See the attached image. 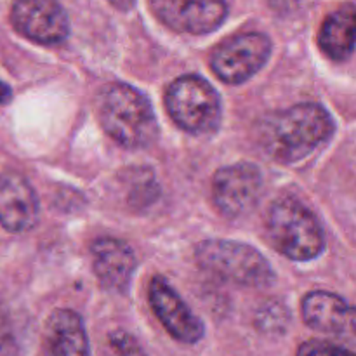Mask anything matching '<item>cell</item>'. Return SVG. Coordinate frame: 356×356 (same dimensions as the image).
<instances>
[{
  "mask_svg": "<svg viewBox=\"0 0 356 356\" xmlns=\"http://www.w3.org/2000/svg\"><path fill=\"white\" fill-rule=\"evenodd\" d=\"M108 2H110L111 6H115L117 9H120V10H131L136 0H108Z\"/></svg>",
  "mask_w": 356,
  "mask_h": 356,
  "instance_id": "cell-19",
  "label": "cell"
},
{
  "mask_svg": "<svg viewBox=\"0 0 356 356\" xmlns=\"http://www.w3.org/2000/svg\"><path fill=\"white\" fill-rule=\"evenodd\" d=\"M110 344L113 348V351L117 353V356H145L143 353L141 346L136 343V339L132 336L125 332H115L111 334L110 337Z\"/></svg>",
  "mask_w": 356,
  "mask_h": 356,
  "instance_id": "cell-17",
  "label": "cell"
},
{
  "mask_svg": "<svg viewBox=\"0 0 356 356\" xmlns=\"http://www.w3.org/2000/svg\"><path fill=\"white\" fill-rule=\"evenodd\" d=\"M197 261L218 278L245 287H266L275 280L266 257L250 245L229 240H207L197 247Z\"/></svg>",
  "mask_w": 356,
  "mask_h": 356,
  "instance_id": "cell-4",
  "label": "cell"
},
{
  "mask_svg": "<svg viewBox=\"0 0 356 356\" xmlns=\"http://www.w3.org/2000/svg\"><path fill=\"white\" fill-rule=\"evenodd\" d=\"M296 356H355L350 350L327 341H306L298 348Z\"/></svg>",
  "mask_w": 356,
  "mask_h": 356,
  "instance_id": "cell-16",
  "label": "cell"
},
{
  "mask_svg": "<svg viewBox=\"0 0 356 356\" xmlns=\"http://www.w3.org/2000/svg\"><path fill=\"white\" fill-rule=\"evenodd\" d=\"M149 305L156 318L176 341L195 344L204 337V323L163 278L155 277L148 289Z\"/></svg>",
  "mask_w": 356,
  "mask_h": 356,
  "instance_id": "cell-10",
  "label": "cell"
},
{
  "mask_svg": "<svg viewBox=\"0 0 356 356\" xmlns=\"http://www.w3.org/2000/svg\"><path fill=\"white\" fill-rule=\"evenodd\" d=\"M10 21L23 37L37 44H61L68 37V17L56 0H16Z\"/></svg>",
  "mask_w": 356,
  "mask_h": 356,
  "instance_id": "cell-8",
  "label": "cell"
},
{
  "mask_svg": "<svg viewBox=\"0 0 356 356\" xmlns=\"http://www.w3.org/2000/svg\"><path fill=\"white\" fill-rule=\"evenodd\" d=\"M10 101V89L7 83H3L2 80H0V104H6Z\"/></svg>",
  "mask_w": 356,
  "mask_h": 356,
  "instance_id": "cell-20",
  "label": "cell"
},
{
  "mask_svg": "<svg viewBox=\"0 0 356 356\" xmlns=\"http://www.w3.org/2000/svg\"><path fill=\"white\" fill-rule=\"evenodd\" d=\"M160 21L181 33H211L228 14L225 0H148Z\"/></svg>",
  "mask_w": 356,
  "mask_h": 356,
  "instance_id": "cell-9",
  "label": "cell"
},
{
  "mask_svg": "<svg viewBox=\"0 0 356 356\" xmlns=\"http://www.w3.org/2000/svg\"><path fill=\"white\" fill-rule=\"evenodd\" d=\"M334 134L329 111L315 103H302L270 115L259 129L264 152L282 163H296L327 143Z\"/></svg>",
  "mask_w": 356,
  "mask_h": 356,
  "instance_id": "cell-1",
  "label": "cell"
},
{
  "mask_svg": "<svg viewBox=\"0 0 356 356\" xmlns=\"http://www.w3.org/2000/svg\"><path fill=\"white\" fill-rule=\"evenodd\" d=\"M302 318L306 325L318 332L344 334L353 327V309L332 292H309L302 299Z\"/></svg>",
  "mask_w": 356,
  "mask_h": 356,
  "instance_id": "cell-14",
  "label": "cell"
},
{
  "mask_svg": "<svg viewBox=\"0 0 356 356\" xmlns=\"http://www.w3.org/2000/svg\"><path fill=\"white\" fill-rule=\"evenodd\" d=\"M266 229L278 252L294 261L315 259L325 245L320 222L306 205L284 197L275 202L266 216Z\"/></svg>",
  "mask_w": 356,
  "mask_h": 356,
  "instance_id": "cell-3",
  "label": "cell"
},
{
  "mask_svg": "<svg viewBox=\"0 0 356 356\" xmlns=\"http://www.w3.org/2000/svg\"><path fill=\"white\" fill-rule=\"evenodd\" d=\"M99 120L110 138L125 148H145L159 136L148 99L127 83H111L99 97Z\"/></svg>",
  "mask_w": 356,
  "mask_h": 356,
  "instance_id": "cell-2",
  "label": "cell"
},
{
  "mask_svg": "<svg viewBox=\"0 0 356 356\" xmlns=\"http://www.w3.org/2000/svg\"><path fill=\"white\" fill-rule=\"evenodd\" d=\"M165 106L172 120L191 134L212 132L221 120L218 92L198 75L174 80L165 92Z\"/></svg>",
  "mask_w": 356,
  "mask_h": 356,
  "instance_id": "cell-5",
  "label": "cell"
},
{
  "mask_svg": "<svg viewBox=\"0 0 356 356\" xmlns=\"http://www.w3.org/2000/svg\"><path fill=\"white\" fill-rule=\"evenodd\" d=\"M318 44L329 58L344 61L355 51V7L348 3L330 14L318 35Z\"/></svg>",
  "mask_w": 356,
  "mask_h": 356,
  "instance_id": "cell-15",
  "label": "cell"
},
{
  "mask_svg": "<svg viewBox=\"0 0 356 356\" xmlns=\"http://www.w3.org/2000/svg\"><path fill=\"white\" fill-rule=\"evenodd\" d=\"M92 268L103 287L125 292L131 285L136 257L131 247L117 238H97L90 245Z\"/></svg>",
  "mask_w": 356,
  "mask_h": 356,
  "instance_id": "cell-13",
  "label": "cell"
},
{
  "mask_svg": "<svg viewBox=\"0 0 356 356\" xmlns=\"http://www.w3.org/2000/svg\"><path fill=\"white\" fill-rule=\"evenodd\" d=\"M0 356H19L13 330L2 315H0Z\"/></svg>",
  "mask_w": 356,
  "mask_h": 356,
  "instance_id": "cell-18",
  "label": "cell"
},
{
  "mask_svg": "<svg viewBox=\"0 0 356 356\" xmlns=\"http://www.w3.org/2000/svg\"><path fill=\"white\" fill-rule=\"evenodd\" d=\"M42 356H90L86 325L75 312L51 313L42 332Z\"/></svg>",
  "mask_w": 356,
  "mask_h": 356,
  "instance_id": "cell-12",
  "label": "cell"
},
{
  "mask_svg": "<svg viewBox=\"0 0 356 356\" xmlns=\"http://www.w3.org/2000/svg\"><path fill=\"white\" fill-rule=\"evenodd\" d=\"M270 54V38L257 31H249L219 44L212 52L211 65L222 82L242 83L266 65Z\"/></svg>",
  "mask_w": 356,
  "mask_h": 356,
  "instance_id": "cell-6",
  "label": "cell"
},
{
  "mask_svg": "<svg viewBox=\"0 0 356 356\" xmlns=\"http://www.w3.org/2000/svg\"><path fill=\"white\" fill-rule=\"evenodd\" d=\"M38 219L33 188L17 172L0 174V225L13 233L28 232Z\"/></svg>",
  "mask_w": 356,
  "mask_h": 356,
  "instance_id": "cell-11",
  "label": "cell"
},
{
  "mask_svg": "<svg viewBox=\"0 0 356 356\" xmlns=\"http://www.w3.org/2000/svg\"><path fill=\"white\" fill-rule=\"evenodd\" d=\"M263 190L261 170L254 163L222 167L212 181L216 207L226 218H240L256 207Z\"/></svg>",
  "mask_w": 356,
  "mask_h": 356,
  "instance_id": "cell-7",
  "label": "cell"
}]
</instances>
